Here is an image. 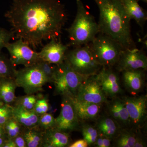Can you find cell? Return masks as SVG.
<instances>
[{"mask_svg": "<svg viewBox=\"0 0 147 147\" xmlns=\"http://www.w3.org/2000/svg\"><path fill=\"white\" fill-rule=\"evenodd\" d=\"M101 135L102 136L103 140V147H110L111 146V141H112V139L103 135Z\"/></svg>", "mask_w": 147, "mask_h": 147, "instance_id": "obj_37", "label": "cell"}, {"mask_svg": "<svg viewBox=\"0 0 147 147\" xmlns=\"http://www.w3.org/2000/svg\"><path fill=\"white\" fill-rule=\"evenodd\" d=\"M61 110L59 115L55 118L54 128L70 133L80 130L81 122L78 118L74 103L73 97L71 96H62Z\"/></svg>", "mask_w": 147, "mask_h": 147, "instance_id": "obj_9", "label": "cell"}, {"mask_svg": "<svg viewBox=\"0 0 147 147\" xmlns=\"http://www.w3.org/2000/svg\"><path fill=\"white\" fill-rule=\"evenodd\" d=\"M96 76L108 99L120 96L123 94L118 74L112 67L102 66Z\"/></svg>", "mask_w": 147, "mask_h": 147, "instance_id": "obj_13", "label": "cell"}, {"mask_svg": "<svg viewBox=\"0 0 147 147\" xmlns=\"http://www.w3.org/2000/svg\"><path fill=\"white\" fill-rule=\"evenodd\" d=\"M77 11L75 19L67 30L69 46L80 47L89 44L100 33L98 23L85 7L81 0H76Z\"/></svg>", "mask_w": 147, "mask_h": 147, "instance_id": "obj_3", "label": "cell"}, {"mask_svg": "<svg viewBox=\"0 0 147 147\" xmlns=\"http://www.w3.org/2000/svg\"><path fill=\"white\" fill-rule=\"evenodd\" d=\"M96 74L85 78L74 97L81 101L102 105L109 99L101 88Z\"/></svg>", "mask_w": 147, "mask_h": 147, "instance_id": "obj_11", "label": "cell"}, {"mask_svg": "<svg viewBox=\"0 0 147 147\" xmlns=\"http://www.w3.org/2000/svg\"><path fill=\"white\" fill-rule=\"evenodd\" d=\"M130 120V128L136 131H145L147 119V94L123 96Z\"/></svg>", "mask_w": 147, "mask_h": 147, "instance_id": "obj_8", "label": "cell"}, {"mask_svg": "<svg viewBox=\"0 0 147 147\" xmlns=\"http://www.w3.org/2000/svg\"><path fill=\"white\" fill-rule=\"evenodd\" d=\"M3 147H16V146L12 139H9L6 142Z\"/></svg>", "mask_w": 147, "mask_h": 147, "instance_id": "obj_40", "label": "cell"}, {"mask_svg": "<svg viewBox=\"0 0 147 147\" xmlns=\"http://www.w3.org/2000/svg\"><path fill=\"white\" fill-rule=\"evenodd\" d=\"M105 105L106 114L122 128H131L128 112L121 97L117 96L111 98Z\"/></svg>", "mask_w": 147, "mask_h": 147, "instance_id": "obj_15", "label": "cell"}, {"mask_svg": "<svg viewBox=\"0 0 147 147\" xmlns=\"http://www.w3.org/2000/svg\"><path fill=\"white\" fill-rule=\"evenodd\" d=\"M125 12L130 20L133 19L143 28L147 20V13L137 0H121Z\"/></svg>", "mask_w": 147, "mask_h": 147, "instance_id": "obj_20", "label": "cell"}, {"mask_svg": "<svg viewBox=\"0 0 147 147\" xmlns=\"http://www.w3.org/2000/svg\"><path fill=\"white\" fill-rule=\"evenodd\" d=\"M137 1H143L145 3H147V0H137Z\"/></svg>", "mask_w": 147, "mask_h": 147, "instance_id": "obj_42", "label": "cell"}, {"mask_svg": "<svg viewBox=\"0 0 147 147\" xmlns=\"http://www.w3.org/2000/svg\"><path fill=\"white\" fill-rule=\"evenodd\" d=\"M41 93L37 94H26L22 96H16L13 106H18L29 110H33L37 100Z\"/></svg>", "mask_w": 147, "mask_h": 147, "instance_id": "obj_26", "label": "cell"}, {"mask_svg": "<svg viewBox=\"0 0 147 147\" xmlns=\"http://www.w3.org/2000/svg\"><path fill=\"white\" fill-rule=\"evenodd\" d=\"M88 143L85 139H80L70 144L69 147H87L88 146Z\"/></svg>", "mask_w": 147, "mask_h": 147, "instance_id": "obj_36", "label": "cell"}, {"mask_svg": "<svg viewBox=\"0 0 147 147\" xmlns=\"http://www.w3.org/2000/svg\"><path fill=\"white\" fill-rule=\"evenodd\" d=\"M12 117V105L7 104L0 105V125L4 126Z\"/></svg>", "mask_w": 147, "mask_h": 147, "instance_id": "obj_32", "label": "cell"}, {"mask_svg": "<svg viewBox=\"0 0 147 147\" xmlns=\"http://www.w3.org/2000/svg\"><path fill=\"white\" fill-rule=\"evenodd\" d=\"M5 134L9 139H12L21 134L24 127L13 117L4 125Z\"/></svg>", "mask_w": 147, "mask_h": 147, "instance_id": "obj_28", "label": "cell"}, {"mask_svg": "<svg viewBox=\"0 0 147 147\" xmlns=\"http://www.w3.org/2000/svg\"><path fill=\"white\" fill-rule=\"evenodd\" d=\"M8 139V137L6 134L0 137V147H3L6 142Z\"/></svg>", "mask_w": 147, "mask_h": 147, "instance_id": "obj_39", "label": "cell"}, {"mask_svg": "<svg viewBox=\"0 0 147 147\" xmlns=\"http://www.w3.org/2000/svg\"><path fill=\"white\" fill-rule=\"evenodd\" d=\"M5 134V131L4 126L3 125H0V137L3 136Z\"/></svg>", "mask_w": 147, "mask_h": 147, "instance_id": "obj_41", "label": "cell"}, {"mask_svg": "<svg viewBox=\"0 0 147 147\" xmlns=\"http://www.w3.org/2000/svg\"><path fill=\"white\" fill-rule=\"evenodd\" d=\"M93 54L101 66L116 65L123 48L112 38L99 33L90 43Z\"/></svg>", "mask_w": 147, "mask_h": 147, "instance_id": "obj_4", "label": "cell"}, {"mask_svg": "<svg viewBox=\"0 0 147 147\" xmlns=\"http://www.w3.org/2000/svg\"><path fill=\"white\" fill-rule=\"evenodd\" d=\"M93 146L96 147H103V140L100 134H99Z\"/></svg>", "mask_w": 147, "mask_h": 147, "instance_id": "obj_38", "label": "cell"}, {"mask_svg": "<svg viewBox=\"0 0 147 147\" xmlns=\"http://www.w3.org/2000/svg\"><path fill=\"white\" fill-rule=\"evenodd\" d=\"M95 126L99 134L108 137L112 141L122 128L107 114L99 115L95 119Z\"/></svg>", "mask_w": 147, "mask_h": 147, "instance_id": "obj_19", "label": "cell"}, {"mask_svg": "<svg viewBox=\"0 0 147 147\" xmlns=\"http://www.w3.org/2000/svg\"><path fill=\"white\" fill-rule=\"evenodd\" d=\"M17 87L22 88L26 94H35L42 91L48 83L47 79L36 64L17 70L15 78Z\"/></svg>", "mask_w": 147, "mask_h": 147, "instance_id": "obj_7", "label": "cell"}, {"mask_svg": "<svg viewBox=\"0 0 147 147\" xmlns=\"http://www.w3.org/2000/svg\"><path fill=\"white\" fill-rule=\"evenodd\" d=\"M14 38L12 32L4 28L0 27V52L5 47L11 39Z\"/></svg>", "mask_w": 147, "mask_h": 147, "instance_id": "obj_33", "label": "cell"}, {"mask_svg": "<svg viewBox=\"0 0 147 147\" xmlns=\"http://www.w3.org/2000/svg\"><path fill=\"white\" fill-rule=\"evenodd\" d=\"M137 135V131L132 129L122 128L113 140L114 146L133 147Z\"/></svg>", "mask_w": 147, "mask_h": 147, "instance_id": "obj_23", "label": "cell"}, {"mask_svg": "<svg viewBox=\"0 0 147 147\" xmlns=\"http://www.w3.org/2000/svg\"><path fill=\"white\" fill-rule=\"evenodd\" d=\"M99 11L100 33L115 40L123 49L136 47L131 34V20L121 0H94Z\"/></svg>", "mask_w": 147, "mask_h": 147, "instance_id": "obj_2", "label": "cell"}, {"mask_svg": "<svg viewBox=\"0 0 147 147\" xmlns=\"http://www.w3.org/2000/svg\"><path fill=\"white\" fill-rule=\"evenodd\" d=\"M146 71L137 69L121 72L124 86L131 95H138L144 90L146 84Z\"/></svg>", "mask_w": 147, "mask_h": 147, "instance_id": "obj_16", "label": "cell"}, {"mask_svg": "<svg viewBox=\"0 0 147 147\" xmlns=\"http://www.w3.org/2000/svg\"><path fill=\"white\" fill-rule=\"evenodd\" d=\"M12 139L15 143L16 147H27L26 141L22 134V132Z\"/></svg>", "mask_w": 147, "mask_h": 147, "instance_id": "obj_35", "label": "cell"}, {"mask_svg": "<svg viewBox=\"0 0 147 147\" xmlns=\"http://www.w3.org/2000/svg\"><path fill=\"white\" fill-rule=\"evenodd\" d=\"M5 17L14 38L33 48L60 37L67 20L60 0H13Z\"/></svg>", "mask_w": 147, "mask_h": 147, "instance_id": "obj_1", "label": "cell"}, {"mask_svg": "<svg viewBox=\"0 0 147 147\" xmlns=\"http://www.w3.org/2000/svg\"><path fill=\"white\" fill-rule=\"evenodd\" d=\"M86 77L77 73L65 60L57 65L53 83L55 86L54 95L75 97L80 85Z\"/></svg>", "mask_w": 147, "mask_h": 147, "instance_id": "obj_6", "label": "cell"}, {"mask_svg": "<svg viewBox=\"0 0 147 147\" xmlns=\"http://www.w3.org/2000/svg\"><path fill=\"white\" fill-rule=\"evenodd\" d=\"M137 132V138L133 147H147L146 136L144 135V131H138Z\"/></svg>", "mask_w": 147, "mask_h": 147, "instance_id": "obj_34", "label": "cell"}, {"mask_svg": "<svg viewBox=\"0 0 147 147\" xmlns=\"http://www.w3.org/2000/svg\"><path fill=\"white\" fill-rule=\"evenodd\" d=\"M65 60L74 71L86 77L97 73L102 67L95 58L89 44L68 50Z\"/></svg>", "mask_w": 147, "mask_h": 147, "instance_id": "obj_5", "label": "cell"}, {"mask_svg": "<svg viewBox=\"0 0 147 147\" xmlns=\"http://www.w3.org/2000/svg\"><path fill=\"white\" fill-rule=\"evenodd\" d=\"M55 125V118L51 113H47L39 116L37 127L43 132L54 128Z\"/></svg>", "mask_w": 147, "mask_h": 147, "instance_id": "obj_30", "label": "cell"}, {"mask_svg": "<svg viewBox=\"0 0 147 147\" xmlns=\"http://www.w3.org/2000/svg\"><path fill=\"white\" fill-rule=\"evenodd\" d=\"M43 131L37 127L32 128L24 127L22 134L27 147H40L42 144Z\"/></svg>", "mask_w": 147, "mask_h": 147, "instance_id": "obj_24", "label": "cell"}, {"mask_svg": "<svg viewBox=\"0 0 147 147\" xmlns=\"http://www.w3.org/2000/svg\"><path fill=\"white\" fill-rule=\"evenodd\" d=\"M74 103L78 118L81 122L93 120L100 115L102 105L77 100L73 97Z\"/></svg>", "mask_w": 147, "mask_h": 147, "instance_id": "obj_18", "label": "cell"}, {"mask_svg": "<svg viewBox=\"0 0 147 147\" xmlns=\"http://www.w3.org/2000/svg\"><path fill=\"white\" fill-rule=\"evenodd\" d=\"M116 69L119 72L134 69H147V57L142 50L136 47L122 50Z\"/></svg>", "mask_w": 147, "mask_h": 147, "instance_id": "obj_12", "label": "cell"}, {"mask_svg": "<svg viewBox=\"0 0 147 147\" xmlns=\"http://www.w3.org/2000/svg\"><path fill=\"white\" fill-rule=\"evenodd\" d=\"M70 144L71 139L69 133L54 127L43 132L41 147H69Z\"/></svg>", "mask_w": 147, "mask_h": 147, "instance_id": "obj_17", "label": "cell"}, {"mask_svg": "<svg viewBox=\"0 0 147 147\" xmlns=\"http://www.w3.org/2000/svg\"><path fill=\"white\" fill-rule=\"evenodd\" d=\"M69 45L62 42L61 36L50 40L38 53L40 59L53 64L58 65L63 63L69 49Z\"/></svg>", "mask_w": 147, "mask_h": 147, "instance_id": "obj_14", "label": "cell"}, {"mask_svg": "<svg viewBox=\"0 0 147 147\" xmlns=\"http://www.w3.org/2000/svg\"><path fill=\"white\" fill-rule=\"evenodd\" d=\"M17 88L15 79L0 78V105H13L16 97L15 91Z\"/></svg>", "mask_w": 147, "mask_h": 147, "instance_id": "obj_22", "label": "cell"}, {"mask_svg": "<svg viewBox=\"0 0 147 147\" xmlns=\"http://www.w3.org/2000/svg\"><path fill=\"white\" fill-rule=\"evenodd\" d=\"M49 108L48 96L47 95L44 96L40 93L39 98L36 102L34 111L40 116L47 113Z\"/></svg>", "mask_w": 147, "mask_h": 147, "instance_id": "obj_31", "label": "cell"}, {"mask_svg": "<svg viewBox=\"0 0 147 147\" xmlns=\"http://www.w3.org/2000/svg\"><path fill=\"white\" fill-rule=\"evenodd\" d=\"M36 64L45 75L48 83L53 84L55 79L57 65L50 63L40 59Z\"/></svg>", "mask_w": 147, "mask_h": 147, "instance_id": "obj_29", "label": "cell"}, {"mask_svg": "<svg viewBox=\"0 0 147 147\" xmlns=\"http://www.w3.org/2000/svg\"><path fill=\"white\" fill-rule=\"evenodd\" d=\"M82 123L80 130L84 139L86 141L89 146H94L99 135L97 129L95 126L86 123L85 122Z\"/></svg>", "mask_w": 147, "mask_h": 147, "instance_id": "obj_27", "label": "cell"}, {"mask_svg": "<svg viewBox=\"0 0 147 147\" xmlns=\"http://www.w3.org/2000/svg\"><path fill=\"white\" fill-rule=\"evenodd\" d=\"M17 70L10 59L0 52V78L15 79Z\"/></svg>", "mask_w": 147, "mask_h": 147, "instance_id": "obj_25", "label": "cell"}, {"mask_svg": "<svg viewBox=\"0 0 147 147\" xmlns=\"http://www.w3.org/2000/svg\"><path fill=\"white\" fill-rule=\"evenodd\" d=\"M5 48L10 55V60L15 66H28L36 64L40 60L38 53L21 38L13 42H8Z\"/></svg>", "mask_w": 147, "mask_h": 147, "instance_id": "obj_10", "label": "cell"}, {"mask_svg": "<svg viewBox=\"0 0 147 147\" xmlns=\"http://www.w3.org/2000/svg\"><path fill=\"white\" fill-rule=\"evenodd\" d=\"M13 117L25 128H32L37 127L39 116L34 110H26L13 106Z\"/></svg>", "mask_w": 147, "mask_h": 147, "instance_id": "obj_21", "label": "cell"}]
</instances>
